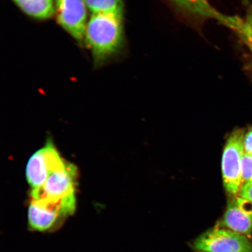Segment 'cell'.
Segmentation results:
<instances>
[{
	"label": "cell",
	"instance_id": "cell-1",
	"mask_svg": "<svg viewBox=\"0 0 252 252\" xmlns=\"http://www.w3.org/2000/svg\"><path fill=\"white\" fill-rule=\"evenodd\" d=\"M84 40L95 62L106 61L121 49L124 42L123 13L93 14Z\"/></svg>",
	"mask_w": 252,
	"mask_h": 252
},
{
	"label": "cell",
	"instance_id": "cell-2",
	"mask_svg": "<svg viewBox=\"0 0 252 252\" xmlns=\"http://www.w3.org/2000/svg\"><path fill=\"white\" fill-rule=\"evenodd\" d=\"M75 195L58 201L31 200L28 222L32 229L46 231L56 227L75 210Z\"/></svg>",
	"mask_w": 252,
	"mask_h": 252
},
{
	"label": "cell",
	"instance_id": "cell-3",
	"mask_svg": "<svg viewBox=\"0 0 252 252\" xmlns=\"http://www.w3.org/2000/svg\"><path fill=\"white\" fill-rule=\"evenodd\" d=\"M245 131L235 130L229 135L222 157V174L226 192L233 197L238 196L242 187V159L244 154Z\"/></svg>",
	"mask_w": 252,
	"mask_h": 252
},
{
	"label": "cell",
	"instance_id": "cell-4",
	"mask_svg": "<svg viewBox=\"0 0 252 252\" xmlns=\"http://www.w3.org/2000/svg\"><path fill=\"white\" fill-rule=\"evenodd\" d=\"M194 247L201 252H252L248 236L225 228H214L196 239Z\"/></svg>",
	"mask_w": 252,
	"mask_h": 252
},
{
	"label": "cell",
	"instance_id": "cell-5",
	"mask_svg": "<svg viewBox=\"0 0 252 252\" xmlns=\"http://www.w3.org/2000/svg\"><path fill=\"white\" fill-rule=\"evenodd\" d=\"M67 162L62 159L51 141L34 153L28 161L26 175L33 189L39 188L50 175L65 168Z\"/></svg>",
	"mask_w": 252,
	"mask_h": 252
},
{
	"label": "cell",
	"instance_id": "cell-6",
	"mask_svg": "<svg viewBox=\"0 0 252 252\" xmlns=\"http://www.w3.org/2000/svg\"><path fill=\"white\" fill-rule=\"evenodd\" d=\"M77 169L72 163L50 175L40 187L33 189L31 200L58 201L75 194Z\"/></svg>",
	"mask_w": 252,
	"mask_h": 252
},
{
	"label": "cell",
	"instance_id": "cell-7",
	"mask_svg": "<svg viewBox=\"0 0 252 252\" xmlns=\"http://www.w3.org/2000/svg\"><path fill=\"white\" fill-rule=\"evenodd\" d=\"M85 0H56L57 18L60 25L78 41L84 40L87 27Z\"/></svg>",
	"mask_w": 252,
	"mask_h": 252
},
{
	"label": "cell",
	"instance_id": "cell-8",
	"mask_svg": "<svg viewBox=\"0 0 252 252\" xmlns=\"http://www.w3.org/2000/svg\"><path fill=\"white\" fill-rule=\"evenodd\" d=\"M223 227L245 236L252 232V202L240 196L230 201L222 221Z\"/></svg>",
	"mask_w": 252,
	"mask_h": 252
},
{
	"label": "cell",
	"instance_id": "cell-9",
	"mask_svg": "<svg viewBox=\"0 0 252 252\" xmlns=\"http://www.w3.org/2000/svg\"><path fill=\"white\" fill-rule=\"evenodd\" d=\"M222 23L234 30L248 48L252 50V1L248 5L243 17L225 16Z\"/></svg>",
	"mask_w": 252,
	"mask_h": 252
},
{
	"label": "cell",
	"instance_id": "cell-10",
	"mask_svg": "<svg viewBox=\"0 0 252 252\" xmlns=\"http://www.w3.org/2000/svg\"><path fill=\"white\" fill-rule=\"evenodd\" d=\"M16 4L30 17L45 20L55 12L53 0H14Z\"/></svg>",
	"mask_w": 252,
	"mask_h": 252
},
{
	"label": "cell",
	"instance_id": "cell-11",
	"mask_svg": "<svg viewBox=\"0 0 252 252\" xmlns=\"http://www.w3.org/2000/svg\"><path fill=\"white\" fill-rule=\"evenodd\" d=\"M181 7L188 11L205 17L219 19L220 14L210 7L207 0H172Z\"/></svg>",
	"mask_w": 252,
	"mask_h": 252
},
{
	"label": "cell",
	"instance_id": "cell-12",
	"mask_svg": "<svg viewBox=\"0 0 252 252\" xmlns=\"http://www.w3.org/2000/svg\"><path fill=\"white\" fill-rule=\"evenodd\" d=\"M93 14L123 13V0H85Z\"/></svg>",
	"mask_w": 252,
	"mask_h": 252
},
{
	"label": "cell",
	"instance_id": "cell-13",
	"mask_svg": "<svg viewBox=\"0 0 252 252\" xmlns=\"http://www.w3.org/2000/svg\"><path fill=\"white\" fill-rule=\"evenodd\" d=\"M242 185L252 181V156L244 153L242 159Z\"/></svg>",
	"mask_w": 252,
	"mask_h": 252
},
{
	"label": "cell",
	"instance_id": "cell-14",
	"mask_svg": "<svg viewBox=\"0 0 252 252\" xmlns=\"http://www.w3.org/2000/svg\"><path fill=\"white\" fill-rule=\"evenodd\" d=\"M238 196L252 202V181L242 185Z\"/></svg>",
	"mask_w": 252,
	"mask_h": 252
},
{
	"label": "cell",
	"instance_id": "cell-15",
	"mask_svg": "<svg viewBox=\"0 0 252 252\" xmlns=\"http://www.w3.org/2000/svg\"><path fill=\"white\" fill-rule=\"evenodd\" d=\"M243 142L244 152L252 156V127L245 133Z\"/></svg>",
	"mask_w": 252,
	"mask_h": 252
},
{
	"label": "cell",
	"instance_id": "cell-16",
	"mask_svg": "<svg viewBox=\"0 0 252 252\" xmlns=\"http://www.w3.org/2000/svg\"><path fill=\"white\" fill-rule=\"evenodd\" d=\"M250 52H251V53H252V50H250Z\"/></svg>",
	"mask_w": 252,
	"mask_h": 252
},
{
	"label": "cell",
	"instance_id": "cell-17",
	"mask_svg": "<svg viewBox=\"0 0 252 252\" xmlns=\"http://www.w3.org/2000/svg\"></svg>",
	"mask_w": 252,
	"mask_h": 252
}]
</instances>
